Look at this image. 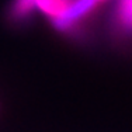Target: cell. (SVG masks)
<instances>
[{
	"label": "cell",
	"mask_w": 132,
	"mask_h": 132,
	"mask_svg": "<svg viewBox=\"0 0 132 132\" xmlns=\"http://www.w3.org/2000/svg\"><path fill=\"white\" fill-rule=\"evenodd\" d=\"M103 0H70L69 6L59 17L51 21L55 30L61 32H68L77 27L83 20H86L90 14L98 7Z\"/></svg>",
	"instance_id": "cell-1"
},
{
	"label": "cell",
	"mask_w": 132,
	"mask_h": 132,
	"mask_svg": "<svg viewBox=\"0 0 132 132\" xmlns=\"http://www.w3.org/2000/svg\"><path fill=\"white\" fill-rule=\"evenodd\" d=\"M103 2H105V0H103Z\"/></svg>",
	"instance_id": "cell-5"
},
{
	"label": "cell",
	"mask_w": 132,
	"mask_h": 132,
	"mask_svg": "<svg viewBox=\"0 0 132 132\" xmlns=\"http://www.w3.org/2000/svg\"><path fill=\"white\" fill-rule=\"evenodd\" d=\"M70 0H38L35 4V11L45 15L49 21L55 20L65 11Z\"/></svg>",
	"instance_id": "cell-4"
},
{
	"label": "cell",
	"mask_w": 132,
	"mask_h": 132,
	"mask_svg": "<svg viewBox=\"0 0 132 132\" xmlns=\"http://www.w3.org/2000/svg\"><path fill=\"white\" fill-rule=\"evenodd\" d=\"M38 0H13L9 9V15L13 21H26L35 13V4Z\"/></svg>",
	"instance_id": "cell-3"
},
{
	"label": "cell",
	"mask_w": 132,
	"mask_h": 132,
	"mask_svg": "<svg viewBox=\"0 0 132 132\" xmlns=\"http://www.w3.org/2000/svg\"><path fill=\"white\" fill-rule=\"evenodd\" d=\"M114 21L119 31L132 35V0H118L114 9Z\"/></svg>",
	"instance_id": "cell-2"
}]
</instances>
